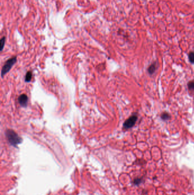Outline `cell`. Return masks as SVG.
Here are the masks:
<instances>
[{
    "instance_id": "obj_1",
    "label": "cell",
    "mask_w": 194,
    "mask_h": 195,
    "mask_svg": "<svg viewBox=\"0 0 194 195\" xmlns=\"http://www.w3.org/2000/svg\"><path fill=\"white\" fill-rule=\"evenodd\" d=\"M5 134L9 142L13 146L16 147L22 142V138L12 130H7Z\"/></svg>"
},
{
    "instance_id": "obj_2",
    "label": "cell",
    "mask_w": 194,
    "mask_h": 195,
    "mask_svg": "<svg viewBox=\"0 0 194 195\" xmlns=\"http://www.w3.org/2000/svg\"><path fill=\"white\" fill-rule=\"evenodd\" d=\"M17 61V57H13L6 61L1 70V76L3 77L10 70Z\"/></svg>"
},
{
    "instance_id": "obj_3",
    "label": "cell",
    "mask_w": 194,
    "mask_h": 195,
    "mask_svg": "<svg viewBox=\"0 0 194 195\" xmlns=\"http://www.w3.org/2000/svg\"><path fill=\"white\" fill-rule=\"evenodd\" d=\"M137 120V116L136 115H133L126 120L124 123V128L125 129H128L132 128L134 126Z\"/></svg>"
},
{
    "instance_id": "obj_4",
    "label": "cell",
    "mask_w": 194,
    "mask_h": 195,
    "mask_svg": "<svg viewBox=\"0 0 194 195\" xmlns=\"http://www.w3.org/2000/svg\"><path fill=\"white\" fill-rule=\"evenodd\" d=\"M28 97L26 94H22L18 98V102L22 107H26L27 105Z\"/></svg>"
},
{
    "instance_id": "obj_5",
    "label": "cell",
    "mask_w": 194,
    "mask_h": 195,
    "mask_svg": "<svg viewBox=\"0 0 194 195\" xmlns=\"http://www.w3.org/2000/svg\"><path fill=\"white\" fill-rule=\"evenodd\" d=\"M148 72L149 73V74H152L155 72V70H156V66H155V64H152L151 65L149 68H148Z\"/></svg>"
},
{
    "instance_id": "obj_6",
    "label": "cell",
    "mask_w": 194,
    "mask_h": 195,
    "mask_svg": "<svg viewBox=\"0 0 194 195\" xmlns=\"http://www.w3.org/2000/svg\"><path fill=\"white\" fill-rule=\"evenodd\" d=\"M32 78V73L30 71L27 73L26 76H25V81L26 82H30L31 81Z\"/></svg>"
},
{
    "instance_id": "obj_7",
    "label": "cell",
    "mask_w": 194,
    "mask_h": 195,
    "mask_svg": "<svg viewBox=\"0 0 194 195\" xmlns=\"http://www.w3.org/2000/svg\"><path fill=\"white\" fill-rule=\"evenodd\" d=\"M161 118L163 120H168L170 118V116L168 113H164L161 115Z\"/></svg>"
},
{
    "instance_id": "obj_8",
    "label": "cell",
    "mask_w": 194,
    "mask_h": 195,
    "mask_svg": "<svg viewBox=\"0 0 194 195\" xmlns=\"http://www.w3.org/2000/svg\"><path fill=\"white\" fill-rule=\"evenodd\" d=\"M189 60L191 63H194V53L191 52L189 54Z\"/></svg>"
},
{
    "instance_id": "obj_9",
    "label": "cell",
    "mask_w": 194,
    "mask_h": 195,
    "mask_svg": "<svg viewBox=\"0 0 194 195\" xmlns=\"http://www.w3.org/2000/svg\"><path fill=\"white\" fill-rule=\"evenodd\" d=\"M5 38L3 37L1 40V50L2 51L4 49V46L5 45Z\"/></svg>"
},
{
    "instance_id": "obj_10",
    "label": "cell",
    "mask_w": 194,
    "mask_h": 195,
    "mask_svg": "<svg viewBox=\"0 0 194 195\" xmlns=\"http://www.w3.org/2000/svg\"><path fill=\"white\" fill-rule=\"evenodd\" d=\"M189 89H193L194 90V82H191L188 84Z\"/></svg>"
}]
</instances>
